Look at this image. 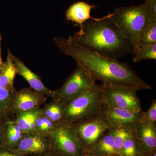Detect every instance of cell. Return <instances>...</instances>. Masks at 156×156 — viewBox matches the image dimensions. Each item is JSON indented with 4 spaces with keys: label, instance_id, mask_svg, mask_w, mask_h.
<instances>
[{
    "label": "cell",
    "instance_id": "cb8c5ba5",
    "mask_svg": "<svg viewBox=\"0 0 156 156\" xmlns=\"http://www.w3.org/2000/svg\"><path fill=\"white\" fill-rule=\"evenodd\" d=\"M154 44H156V20L150 23L144 29L140 37L136 47L140 45Z\"/></svg>",
    "mask_w": 156,
    "mask_h": 156
},
{
    "label": "cell",
    "instance_id": "4fadbf2b",
    "mask_svg": "<svg viewBox=\"0 0 156 156\" xmlns=\"http://www.w3.org/2000/svg\"><path fill=\"white\" fill-rule=\"evenodd\" d=\"M14 61L17 74L24 78L34 91L45 97L53 98V91L44 85L38 76L30 69L18 57L14 56Z\"/></svg>",
    "mask_w": 156,
    "mask_h": 156
},
{
    "label": "cell",
    "instance_id": "603a6c76",
    "mask_svg": "<svg viewBox=\"0 0 156 156\" xmlns=\"http://www.w3.org/2000/svg\"><path fill=\"white\" fill-rule=\"evenodd\" d=\"M108 131L113 137L116 150L120 155L125 140L133 132L123 128H109Z\"/></svg>",
    "mask_w": 156,
    "mask_h": 156
},
{
    "label": "cell",
    "instance_id": "7402d4cb",
    "mask_svg": "<svg viewBox=\"0 0 156 156\" xmlns=\"http://www.w3.org/2000/svg\"><path fill=\"white\" fill-rule=\"evenodd\" d=\"M133 60L138 62L144 59H156V44L140 45L135 48Z\"/></svg>",
    "mask_w": 156,
    "mask_h": 156
},
{
    "label": "cell",
    "instance_id": "ba28073f",
    "mask_svg": "<svg viewBox=\"0 0 156 156\" xmlns=\"http://www.w3.org/2000/svg\"><path fill=\"white\" fill-rule=\"evenodd\" d=\"M71 126L75 131L81 144L89 152L109 128L100 115L75 123Z\"/></svg>",
    "mask_w": 156,
    "mask_h": 156
},
{
    "label": "cell",
    "instance_id": "ac0fdd59",
    "mask_svg": "<svg viewBox=\"0 0 156 156\" xmlns=\"http://www.w3.org/2000/svg\"><path fill=\"white\" fill-rule=\"evenodd\" d=\"M90 152L98 156L119 155L116 150L113 137L108 131L98 140Z\"/></svg>",
    "mask_w": 156,
    "mask_h": 156
},
{
    "label": "cell",
    "instance_id": "4dcf8cb0",
    "mask_svg": "<svg viewBox=\"0 0 156 156\" xmlns=\"http://www.w3.org/2000/svg\"><path fill=\"white\" fill-rule=\"evenodd\" d=\"M84 156H98L94 154L88 152L87 153L84 155Z\"/></svg>",
    "mask_w": 156,
    "mask_h": 156
},
{
    "label": "cell",
    "instance_id": "e0dca14e",
    "mask_svg": "<svg viewBox=\"0 0 156 156\" xmlns=\"http://www.w3.org/2000/svg\"><path fill=\"white\" fill-rule=\"evenodd\" d=\"M42 115V108L36 109L14 115V119L17 125L26 134L35 132L36 120Z\"/></svg>",
    "mask_w": 156,
    "mask_h": 156
},
{
    "label": "cell",
    "instance_id": "9a60e30c",
    "mask_svg": "<svg viewBox=\"0 0 156 156\" xmlns=\"http://www.w3.org/2000/svg\"><path fill=\"white\" fill-rule=\"evenodd\" d=\"M14 56L9 49L6 61L4 62L0 73V87L8 89L12 93L16 90L14 87V81L17 74Z\"/></svg>",
    "mask_w": 156,
    "mask_h": 156
},
{
    "label": "cell",
    "instance_id": "f546056e",
    "mask_svg": "<svg viewBox=\"0 0 156 156\" xmlns=\"http://www.w3.org/2000/svg\"><path fill=\"white\" fill-rule=\"evenodd\" d=\"M2 36L0 34V73L4 65V62L2 61Z\"/></svg>",
    "mask_w": 156,
    "mask_h": 156
},
{
    "label": "cell",
    "instance_id": "5bb4252c",
    "mask_svg": "<svg viewBox=\"0 0 156 156\" xmlns=\"http://www.w3.org/2000/svg\"><path fill=\"white\" fill-rule=\"evenodd\" d=\"M96 8L95 5L88 3L80 2L75 3L69 7L66 11V16L68 21L76 23L80 25V28L84 23L89 19L97 20L98 18L91 17V10Z\"/></svg>",
    "mask_w": 156,
    "mask_h": 156
},
{
    "label": "cell",
    "instance_id": "7a4b0ae2",
    "mask_svg": "<svg viewBox=\"0 0 156 156\" xmlns=\"http://www.w3.org/2000/svg\"><path fill=\"white\" fill-rule=\"evenodd\" d=\"M112 14L88 20L69 37L77 44L107 58L117 60L126 54H134V46L112 19Z\"/></svg>",
    "mask_w": 156,
    "mask_h": 156
},
{
    "label": "cell",
    "instance_id": "3957f363",
    "mask_svg": "<svg viewBox=\"0 0 156 156\" xmlns=\"http://www.w3.org/2000/svg\"><path fill=\"white\" fill-rule=\"evenodd\" d=\"M111 18L135 49L144 29L156 20V0H145L138 6L117 8Z\"/></svg>",
    "mask_w": 156,
    "mask_h": 156
},
{
    "label": "cell",
    "instance_id": "8992f818",
    "mask_svg": "<svg viewBox=\"0 0 156 156\" xmlns=\"http://www.w3.org/2000/svg\"><path fill=\"white\" fill-rule=\"evenodd\" d=\"M95 80L83 67L77 65L74 71L61 88L53 91V99L64 105L96 85Z\"/></svg>",
    "mask_w": 156,
    "mask_h": 156
},
{
    "label": "cell",
    "instance_id": "d6986e66",
    "mask_svg": "<svg viewBox=\"0 0 156 156\" xmlns=\"http://www.w3.org/2000/svg\"><path fill=\"white\" fill-rule=\"evenodd\" d=\"M64 105L60 101L53 99L42 108V115L48 117L56 125H62Z\"/></svg>",
    "mask_w": 156,
    "mask_h": 156
},
{
    "label": "cell",
    "instance_id": "484cf974",
    "mask_svg": "<svg viewBox=\"0 0 156 156\" xmlns=\"http://www.w3.org/2000/svg\"><path fill=\"white\" fill-rule=\"evenodd\" d=\"M156 122V100L153 99L149 108L147 111L143 112L140 123H155Z\"/></svg>",
    "mask_w": 156,
    "mask_h": 156
},
{
    "label": "cell",
    "instance_id": "d4e9b609",
    "mask_svg": "<svg viewBox=\"0 0 156 156\" xmlns=\"http://www.w3.org/2000/svg\"><path fill=\"white\" fill-rule=\"evenodd\" d=\"M12 93L8 89L0 87V112L11 113L10 105Z\"/></svg>",
    "mask_w": 156,
    "mask_h": 156
},
{
    "label": "cell",
    "instance_id": "6da1fadb",
    "mask_svg": "<svg viewBox=\"0 0 156 156\" xmlns=\"http://www.w3.org/2000/svg\"><path fill=\"white\" fill-rule=\"evenodd\" d=\"M56 46L83 67L95 80L102 84L124 86L139 90H151L152 87L141 79L129 65L107 58L77 44L70 38L55 37Z\"/></svg>",
    "mask_w": 156,
    "mask_h": 156
},
{
    "label": "cell",
    "instance_id": "9c48e42d",
    "mask_svg": "<svg viewBox=\"0 0 156 156\" xmlns=\"http://www.w3.org/2000/svg\"><path fill=\"white\" fill-rule=\"evenodd\" d=\"M143 111L134 112L119 108L104 106L100 116L109 128H123L132 132L140 123Z\"/></svg>",
    "mask_w": 156,
    "mask_h": 156
},
{
    "label": "cell",
    "instance_id": "83f0119b",
    "mask_svg": "<svg viewBox=\"0 0 156 156\" xmlns=\"http://www.w3.org/2000/svg\"><path fill=\"white\" fill-rule=\"evenodd\" d=\"M0 156H24L5 147H0Z\"/></svg>",
    "mask_w": 156,
    "mask_h": 156
},
{
    "label": "cell",
    "instance_id": "277c9868",
    "mask_svg": "<svg viewBox=\"0 0 156 156\" xmlns=\"http://www.w3.org/2000/svg\"><path fill=\"white\" fill-rule=\"evenodd\" d=\"M101 92V86L96 84L66 104L63 124L71 126L100 115L104 106Z\"/></svg>",
    "mask_w": 156,
    "mask_h": 156
},
{
    "label": "cell",
    "instance_id": "1f68e13d",
    "mask_svg": "<svg viewBox=\"0 0 156 156\" xmlns=\"http://www.w3.org/2000/svg\"><path fill=\"white\" fill-rule=\"evenodd\" d=\"M121 156V155H117V156Z\"/></svg>",
    "mask_w": 156,
    "mask_h": 156
},
{
    "label": "cell",
    "instance_id": "44dd1931",
    "mask_svg": "<svg viewBox=\"0 0 156 156\" xmlns=\"http://www.w3.org/2000/svg\"><path fill=\"white\" fill-rule=\"evenodd\" d=\"M122 156H145L133 133L125 140L120 152Z\"/></svg>",
    "mask_w": 156,
    "mask_h": 156
},
{
    "label": "cell",
    "instance_id": "f1b7e54d",
    "mask_svg": "<svg viewBox=\"0 0 156 156\" xmlns=\"http://www.w3.org/2000/svg\"><path fill=\"white\" fill-rule=\"evenodd\" d=\"M29 156H60L55 151L51 149L50 150L47 151L43 153L35 155H31Z\"/></svg>",
    "mask_w": 156,
    "mask_h": 156
},
{
    "label": "cell",
    "instance_id": "5b68a950",
    "mask_svg": "<svg viewBox=\"0 0 156 156\" xmlns=\"http://www.w3.org/2000/svg\"><path fill=\"white\" fill-rule=\"evenodd\" d=\"M101 86V97L104 105L119 108L134 112L142 111L138 90L124 86L105 85Z\"/></svg>",
    "mask_w": 156,
    "mask_h": 156
},
{
    "label": "cell",
    "instance_id": "4316f807",
    "mask_svg": "<svg viewBox=\"0 0 156 156\" xmlns=\"http://www.w3.org/2000/svg\"><path fill=\"white\" fill-rule=\"evenodd\" d=\"M14 115L11 112H0V147H4V136L6 125Z\"/></svg>",
    "mask_w": 156,
    "mask_h": 156
},
{
    "label": "cell",
    "instance_id": "30bf717a",
    "mask_svg": "<svg viewBox=\"0 0 156 156\" xmlns=\"http://www.w3.org/2000/svg\"><path fill=\"white\" fill-rule=\"evenodd\" d=\"M48 98L33 91L24 88L19 91L15 90L12 94L10 110L15 115L22 112L36 109L45 103Z\"/></svg>",
    "mask_w": 156,
    "mask_h": 156
},
{
    "label": "cell",
    "instance_id": "2e32d148",
    "mask_svg": "<svg viewBox=\"0 0 156 156\" xmlns=\"http://www.w3.org/2000/svg\"><path fill=\"white\" fill-rule=\"evenodd\" d=\"M26 134L18 126L13 117L6 125L4 136V147L11 150H15Z\"/></svg>",
    "mask_w": 156,
    "mask_h": 156
},
{
    "label": "cell",
    "instance_id": "ffe728a7",
    "mask_svg": "<svg viewBox=\"0 0 156 156\" xmlns=\"http://www.w3.org/2000/svg\"><path fill=\"white\" fill-rule=\"evenodd\" d=\"M35 126L36 133L48 138L59 125H56L48 117L41 115L36 120Z\"/></svg>",
    "mask_w": 156,
    "mask_h": 156
},
{
    "label": "cell",
    "instance_id": "8fae6325",
    "mask_svg": "<svg viewBox=\"0 0 156 156\" xmlns=\"http://www.w3.org/2000/svg\"><path fill=\"white\" fill-rule=\"evenodd\" d=\"M51 149V144L48 138L37 133L26 134L14 151L21 155H35Z\"/></svg>",
    "mask_w": 156,
    "mask_h": 156
},
{
    "label": "cell",
    "instance_id": "52a82bcc",
    "mask_svg": "<svg viewBox=\"0 0 156 156\" xmlns=\"http://www.w3.org/2000/svg\"><path fill=\"white\" fill-rule=\"evenodd\" d=\"M48 139L51 144V149L60 156H84L88 152L71 126L59 125Z\"/></svg>",
    "mask_w": 156,
    "mask_h": 156
},
{
    "label": "cell",
    "instance_id": "7c38bea8",
    "mask_svg": "<svg viewBox=\"0 0 156 156\" xmlns=\"http://www.w3.org/2000/svg\"><path fill=\"white\" fill-rule=\"evenodd\" d=\"M133 133L145 156L156 151L155 123H140Z\"/></svg>",
    "mask_w": 156,
    "mask_h": 156
}]
</instances>
